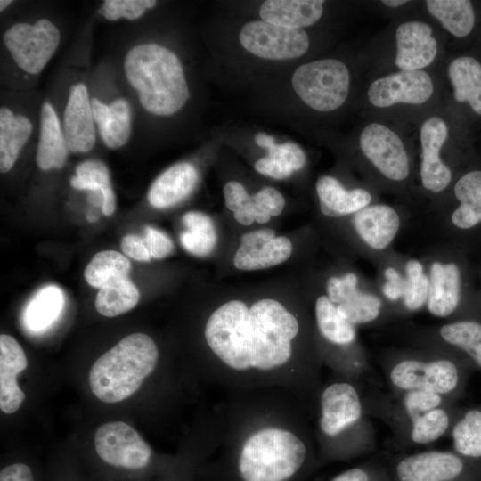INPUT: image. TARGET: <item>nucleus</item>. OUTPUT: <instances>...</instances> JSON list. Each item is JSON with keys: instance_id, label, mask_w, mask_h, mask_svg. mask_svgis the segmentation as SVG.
Returning a JSON list of instances; mask_svg holds the SVG:
<instances>
[{"instance_id": "nucleus-18", "label": "nucleus", "mask_w": 481, "mask_h": 481, "mask_svg": "<svg viewBox=\"0 0 481 481\" xmlns=\"http://www.w3.org/2000/svg\"><path fill=\"white\" fill-rule=\"evenodd\" d=\"M197 180V170L191 163L175 164L152 183L148 192V200L155 208L175 206L192 192Z\"/></svg>"}, {"instance_id": "nucleus-49", "label": "nucleus", "mask_w": 481, "mask_h": 481, "mask_svg": "<svg viewBox=\"0 0 481 481\" xmlns=\"http://www.w3.org/2000/svg\"><path fill=\"white\" fill-rule=\"evenodd\" d=\"M121 249L126 256L142 262H148L151 256L144 239L135 234H128L121 240Z\"/></svg>"}, {"instance_id": "nucleus-4", "label": "nucleus", "mask_w": 481, "mask_h": 481, "mask_svg": "<svg viewBox=\"0 0 481 481\" xmlns=\"http://www.w3.org/2000/svg\"><path fill=\"white\" fill-rule=\"evenodd\" d=\"M95 456L109 479H140L154 466L151 447L129 424L120 420L105 422L94 436Z\"/></svg>"}, {"instance_id": "nucleus-52", "label": "nucleus", "mask_w": 481, "mask_h": 481, "mask_svg": "<svg viewBox=\"0 0 481 481\" xmlns=\"http://www.w3.org/2000/svg\"><path fill=\"white\" fill-rule=\"evenodd\" d=\"M91 107L94 122L98 126L99 132L102 133L107 128L111 118L110 106L96 98H93Z\"/></svg>"}, {"instance_id": "nucleus-39", "label": "nucleus", "mask_w": 481, "mask_h": 481, "mask_svg": "<svg viewBox=\"0 0 481 481\" xmlns=\"http://www.w3.org/2000/svg\"><path fill=\"white\" fill-rule=\"evenodd\" d=\"M70 184L78 190L100 191L110 187V171L100 160H86L76 167Z\"/></svg>"}, {"instance_id": "nucleus-6", "label": "nucleus", "mask_w": 481, "mask_h": 481, "mask_svg": "<svg viewBox=\"0 0 481 481\" xmlns=\"http://www.w3.org/2000/svg\"><path fill=\"white\" fill-rule=\"evenodd\" d=\"M364 420L363 399L350 381L338 379L320 391L317 428L322 442L348 441L363 431Z\"/></svg>"}, {"instance_id": "nucleus-51", "label": "nucleus", "mask_w": 481, "mask_h": 481, "mask_svg": "<svg viewBox=\"0 0 481 481\" xmlns=\"http://www.w3.org/2000/svg\"><path fill=\"white\" fill-rule=\"evenodd\" d=\"M274 237V230L269 228L258 229L243 234L240 238V245L257 248L264 245Z\"/></svg>"}, {"instance_id": "nucleus-44", "label": "nucleus", "mask_w": 481, "mask_h": 481, "mask_svg": "<svg viewBox=\"0 0 481 481\" xmlns=\"http://www.w3.org/2000/svg\"><path fill=\"white\" fill-rule=\"evenodd\" d=\"M144 240L151 257L161 259L174 250L172 240L163 232L151 227H145Z\"/></svg>"}, {"instance_id": "nucleus-57", "label": "nucleus", "mask_w": 481, "mask_h": 481, "mask_svg": "<svg viewBox=\"0 0 481 481\" xmlns=\"http://www.w3.org/2000/svg\"><path fill=\"white\" fill-rule=\"evenodd\" d=\"M256 143L265 149H268L272 144L275 143L274 138L265 133H258L255 136Z\"/></svg>"}, {"instance_id": "nucleus-53", "label": "nucleus", "mask_w": 481, "mask_h": 481, "mask_svg": "<svg viewBox=\"0 0 481 481\" xmlns=\"http://www.w3.org/2000/svg\"><path fill=\"white\" fill-rule=\"evenodd\" d=\"M331 481H370L368 473L361 468H353L341 472Z\"/></svg>"}, {"instance_id": "nucleus-5", "label": "nucleus", "mask_w": 481, "mask_h": 481, "mask_svg": "<svg viewBox=\"0 0 481 481\" xmlns=\"http://www.w3.org/2000/svg\"><path fill=\"white\" fill-rule=\"evenodd\" d=\"M449 358H404L387 370L391 386L400 393L420 389L455 397L463 390L470 370Z\"/></svg>"}, {"instance_id": "nucleus-40", "label": "nucleus", "mask_w": 481, "mask_h": 481, "mask_svg": "<svg viewBox=\"0 0 481 481\" xmlns=\"http://www.w3.org/2000/svg\"><path fill=\"white\" fill-rule=\"evenodd\" d=\"M156 4L155 0H105L98 12L111 21L120 18L133 20Z\"/></svg>"}, {"instance_id": "nucleus-7", "label": "nucleus", "mask_w": 481, "mask_h": 481, "mask_svg": "<svg viewBox=\"0 0 481 481\" xmlns=\"http://www.w3.org/2000/svg\"><path fill=\"white\" fill-rule=\"evenodd\" d=\"M291 82L295 92L307 106L319 111H331L346 100L350 76L342 61L323 59L297 68Z\"/></svg>"}, {"instance_id": "nucleus-56", "label": "nucleus", "mask_w": 481, "mask_h": 481, "mask_svg": "<svg viewBox=\"0 0 481 481\" xmlns=\"http://www.w3.org/2000/svg\"><path fill=\"white\" fill-rule=\"evenodd\" d=\"M466 355L469 356V361L474 364L477 369L481 370V342L475 345Z\"/></svg>"}, {"instance_id": "nucleus-36", "label": "nucleus", "mask_w": 481, "mask_h": 481, "mask_svg": "<svg viewBox=\"0 0 481 481\" xmlns=\"http://www.w3.org/2000/svg\"><path fill=\"white\" fill-rule=\"evenodd\" d=\"M109 106L111 118L107 128L100 135L107 147L117 149L125 145L130 138L131 107L124 98L116 99Z\"/></svg>"}, {"instance_id": "nucleus-60", "label": "nucleus", "mask_w": 481, "mask_h": 481, "mask_svg": "<svg viewBox=\"0 0 481 481\" xmlns=\"http://www.w3.org/2000/svg\"><path fill=\"white\" fill-rule=\"evenodd\" d=\"M59 481H61V479H60ZM66 481H67V480H66Z\"/></svg>"}, {"instance_id": "nucleus-38", "label": "nucleus", "mask_w": 481, "mask_h": 481, "mask_svg": "<svg viewBox=\"0 0 481 481\" xmlns=\"http://www.w3.org/2000/svg\"><path fill=\"white\" fill-rule=\"evenodd\" d=\"M439 334L447 344L467 353L481 342V323L476 321H459L443 325Z\"/></svg>"}, {"instance_id": "nucleus-23", "label": "nucleus", "mask_w": 481, "mask_h": 481, "mask_svg": "<svg viewBox=\"0 0 481 481\" xmlns=\"http://www.w3.org/2000/svg\"><path fill=\"white\" fill-rule=\"evenodd\" d=\"M32 132L30 120L23 115H14L6 107L0 109V171H10Z\"/></svg>"}, {"instance_id": "nucleus-8", "label": "nucleus", "mask_w": 481, "mask_h": 481, "mask_svg": "<svg viewBox=\"0 0 481 481\" xmlns=\"http://www.w3.org/2000/svg\"><path fill=\"white\" fill-rule=\"evenodd\" d=\"M60 40V30L47 19H40L34 25L16 23L4 35V43L18 67L30 74L42 71Z\"/></svg>"}, {"instance_id": "nucleus-30", "label": "nucleus", "mask_w": 481, "mask_h": 481, "mask_svg": "<svg viewBox=\"0 0 481 481\" xmlns=\"http://www.w3.org/2000/svg\"><path fill=\"white\" fill-rule=\"evenodd\" d=\"M187 230L180 234L183 247L191 254L204 257L210 254L217 242L212 219L204 213L190 211L182 217Z\"/></svg>"}, {"instance_id": "nucleus-3", "label": "nucleus", "mask_w": 481, "mask_h": 481, "mask_svg": "<svg viewBox=\"0 0 481 481\" xmlns=\"http://www.w3.org/2000/svg\"><path fill=\"white\" fill-rule=\"evenodd\" d=\"M159 357V348L149 335H127L92 364L88 373L91 392L105 404L129 398L154 371Z\"/></svg>"}, {"instance_id": "nucleus-50", "label": "nucleus", "mask_w": 481, "mask_h": 481, "mask_svg": "<svg viewBox=\"0 0 481 481\" xmlns=\"http://www.w3.org/2000/svg\"><path fill=\"white\" fill-rule=\"evenodd\" d=\"M384 274L387 280L382 288L384 295L393 301L403 298L405 288V279H404L393 267L387 268Z\"/></svg>"}, {"instance_id": "nucleus-31", "label": "nucleus", "mask_w": 481, "mask_h": 481, "mask_svg": "<svg viewBox=\"0 0 481 481\" xmlns=\"http://www.w3.org/2000/svg\"><path fill=\"white\" fill-rule=\"evenodd\" d=\"M131 263L123 254L114 250L96 253L84 271L86 282L102 289L112 282L128 277Z\"/></svg>"}, {"instance_id": "nucleus-24", "label": "nucleus", "mask_w": 481, "mask_h": 481, "mask_svg": "<svg viewBox=\"0 0 481 481\" xmlns=\"http://www.w3.org/2000/svg\"><path fill=\"white\" fill-rule=\"evenodd\" d=\"M292 250L291 240L285 236H275L257 248L240 245L233 257V265L240 271L271 268L287 261Z\"/></svg>"}, {"instance_id": "nucleus-25", "label": "nucleus", "mask_w": 481, "mask_h": 481, "mask_svg": "<svg viewBox=\"0 0 481 481\" xmlns=\"http://www.w3.org/2000/svg\"><path fill=\"white\" fill-rule=\"evenodd\" d=\"M448 76L453 86L454 99L467 102L481 115V64L472 57L454 59L448 67Z\"/></svg>"}, {"instance_id": "nucleus-26", "label": "nucleus", "mask_w": 481, "mask_h": 481, "mask_svg": "<svg viewBox=\"0 0 481 481\" xmlns=\"http://www.w3.org/2000/svg\"><path fill=\"white\" fill-rule=\"evenodd\" d=\"M64 306V295L56 285L41 288L29 301L24 310V324L39 333L50 328L59 318Z\"/></svg>"}, {"instance_id": "nucleus-20", "label": "nucleus", "mask_w": 481, "mask_h": 481, "mask_svg": "<svg viewBox=\"0 0 481 481\" xmlns=\"http://www.w3.org/2000/svg\"><path fill=\"white\" fill-rule=\"evenodd\" d=\"M461 274L453 263L434 262L430 268L428 311L435 316L446 317L457 308L460 301Z\"/></svg>"}, {"instance_id": "nucleus-28", "label": "nucleus", "mask_w": 481, "mask_h": 481, "mask_svg": "<svg viewBox=\"0 0 481 481\" xmlns=\"http://www.w3.org/2000/svg\"><path fill=\"white\" fill-rule=\"evenodd\" d=\"M314 315L320 334L329 343L347 346L355 341V325L340 314L337 306L327 296H320L316 299Z\"/></svg>"}, {"instance_id": "nucleus-59", "label": "nucleus", "mask_w": 481, "mask_h": 481, "mask_svg": "<svg viewBox=\"0 0 481 481\" xmlns=\"http://www.w3.org/2000/svg\"><path fill=\"white\" fill-rule=\"evenodd\" d=\"M11 0H1L0 1V11L3 12L8 5L12 4Z\"/></svg>"}, {"instance_id": "nucleus-13", "label": "nucleus", "mask_w": 481, "mask_h": 481, "mask_svg": "<svg viewBox=\"0 0 481 481\" xmlns=\"http://www.w3.org/2000/svg\"><path fill=\"white\" fill-rule=\"evenodd\" d=\"M94 124L86 85L71 86L62 125L69 152L85 153L92 150L96 139Z\"/></svg>"}, {"instance_id": "nucleus-55", "label": "nucleus", "mask_w": 481, "mask_h": 481, "mask_svg": "<svg viewBox=\"0 0 481 481\" xmlns=\"http://www.w3.org/2000/svg\"><path fill=\"white\" fill-rule=\"evenodd\" d=\"M233 216L240 224L245 226L251 225L255 222V220L253 216V209L250 204V200L243 208L233 212Z\"/></svg>"}, {"instance_id": "nucleus-41", "label": "nucleus", "mask_w": 481, "mask_h": 481, "mask_svg": "<svg viewBox=\"0 0 481 481\" xmlns=\"http://www.w3.org/2000/svg\"><path fill=\"white\" fill-rule=\"evenodd\" d=\"M429 279L424 273L406 275L404 303L410 311H416L428 302Z\"/></svg>"}, {"instance_id": "nucleus-2", "label": "nucleus", "mask_w": 481, "mask_h": 481, "mask_svg": "<svg viewBox=\"0 0 481 481\" xmlns=\"http://www.w3.org/2000/svg\"><path fill=\"white\" fill-rule=\"evenodd\" d=\"M124 69L142 106L151 113L174 114L189 98L182 64L175 53L163 45L149 43L134 46L125 57Z\"/></svg>"}, {"instance_id": "nucleus-58", "label": "nucleus", "mask_w": 481, "mask_h": 481, "mask_svg": "<svg viewBox=\"0 0 481 481\" xmlns=\"http://www.w3.org/2000/svg\"><path fill=\"white\" fill-rule=\"evenodd\" d=\"M382 3L388 7H399L408 3L405 0H383Z\"/></svg>"}, {"instance_id": "nucleus-34", "label": "nucleus", "mask_w": 481, "mask_h": 481, "mask_svg": "<svg viewBox=\"0 0 481 481\" xmlns=\"http://www.w3.org/2000/svg\"><path fill=\"white\" fill-rule=\"evenodd\" d=\"M456 417L448 404L433 409L408 423L410 440L421 445L434 443L451 430Z\"/></svg>"}, {"instance_id": "nucleus-15", "label": "nucleus", "mask_w": 481, "mask_h": 481, "mask_svg": "<svg viewBox=\"0 0 481 481\" xmlns=\"http://www.w3.org/2000/svg\"><path fill=\"white\" fill-rule=\"evenodd\" d=\"M395 65L404 71L421 70L435 60L437 43L431 27L420 21L402 23L396 29Z\"/></svg>"}, {"instance_id": "nucleus-11", "label": "nucleus", "mask_w": 481, "mask_h": 481, "mask_svg": "<svg viewBox=\"0 0 481 481\" xmlns=\"http://www.w3.org/2000/svg\"><path fill=\"white\" fill-rule=\"evenodd\" d=\"M433 91V82L427 72L401 70L373 81L367 94L373 106L386 108L396 103H423Z\"/></svg>"}, {"instance_id": "nucleus-48", "label": "nucleus", "mask_w": 481, "mask_h": 481, "mask_svg": "<svg viewBox=\"0 0 481 481\" xmlns=\"http://www.w3.org/2000/svg\"><path fill=\"white\" fill-rule=\"evenodd\" d=\"M255 169L264 175L280 180L288 178L294 172L285 163L269 156L259 159L255 163Z\"/></svg>"}, {"instance_id": "nucleus-29", "label": "nucleus", "mask_w": 481, "mask_h": 481, "mask_svg": "<svg viewBox=\"0 0 481 481\" xmlns=\"http://www.w3.org/2000/svg\"><path fill=\"white\" fill-rule=\"evenodd\" d=\"M425 4L429 13L453 36L464 37L472 30L475 13L469 1L428 0Z\"/></svg>"}, {"instance_id": "nucleus-45", "label": "nucleus", "mask_w": 481, "mask_h": 481, "mask_svg": "<svg viewBox=\"0 0 481 481\" xmlns=\"http://www.w3.org/2000/svg\"><path fill=\"white\" fill-rule=\"evenodd\" d=\"M353 288H357V277L355 273H348L342 277H330L326 285L327 297L337 306Z\"/></svg>"}, {"instance_id": "nucleus-22", "label": "nucleus", "mask_w": 481, "mask_h": 481, "mask_svg": "<svg viewBox=\"0 0 481 481\" xmlns=\"http://www.w3.org/2000/svg\"><path fill=\"white\" fill-rule=\"evenodd\" d=\"M316 192L322 213L332 217L355 214L371 200V195L366 190L357 188L347 191L338 180L329 175L317 180Z\"/></svg>"}, {"instance_id": "nucleus-27", "label": "nucleus", "mask_w": 481, "mask_h": 481, "mask_svg": "<svg viewBox=\"0 0 481 481\" xmlns=\"http://www.w3.org/2000/svg\"><path fill=\"white\" fill-rule=\"evenodd\" d=\"M461 205L452 215V224L461 229H469L481 222V171L464 175L454 186Z\"/></svg>"}, {"instance_id": "nucleus-16", "label": "nucleus", "mask_w": 481, "mask_h": 481, "mask_svg": "<svg viewBox=\"0 0 481 481\" xmlns=\"http://www.w3.org/2000/svg\"><path fill=\"white\" fill-rule=\"evenodd\" d=\"M28 366L26 354L12 336H0V409L5 414L17 412L25 399L17 378Z\"/></svg>"}, {"instance_id": "nucleus-54", "label": "nucleus", "mask_w": 481, "mask_h": 481, "mask_svg": "<svg viewBox=\"0 0 481 481\" xmlns=\"http://www.w3.org/2000/svg\"><path fill=\"white\" fill-rule=\"evenodd\" d=\"M102 195V210L105 216H110L116 209V196L110 187H108L101 192Z\"/></svg>"}, {"instance_id": "nucleus-42", "label": "nucleus", "mask_w": 481, "mask_h": 481, "mask_svg": "<svg viewBox=\"0 0 481 481\" xmlns=\"http://www.w3.org/2000/svg\"><path fill=\"white\" fill-rule=\"evenodd\" d=\"M253 208L266 212L271 217L280 216L285 207L282 194L273 187H265L250 196Z\"/></svg>"}, {"instance_id": "nucleus-12", "label": "nucleus", "mask_w": 481, "mask_h": 481, "mask_svg": "<svg viewBox=\"0 0 481 481\" xmlns=\"http://www.w3.org/2000/svg\"><path fill=\"white\" fill-rule=\"evenodd\" d=\"M464 458L450 451L413 453L397 463V477L399 481H453L465 469Z\"/></svg>"}, {"instance_id": "nucleus-10", "label": "nucleus", "mask_w": 481, "mask_h": 481, "mask_svg": "<svg viewBox=\"0 0 481 481\" xmlns=\"http://www.w3.org/2000/svg\"><path fill=\"white\" fill-rule=\"evenodd\" d=\"M360 147L367 159L386 177L404 180L410 172L408 156L401 138L379 123L366 126L360 135Z\"/></svg>"}, {"instance_id": "nucleus-33", "label": "nucleus", "mask_w": 481, "mask_h": 481, "mask_svg": "<svg viewBox=\"0 0 481 481\" xmlns=\"http://www.w3.org/2000/svg\"><path fill=\"white\" fill-rule=\"evenodd\" d=\"M139 299L138 289L126 277L99 289L95 297V308L103 316L114 317L134 308Z\"/></svg>"}, {"instance_id": "nucleus-32", "label": "nucleus", "mask_w": 481, "mask_h": 481, "mask_svg": "<svg viewBox=\"0 0 481 481\" xmlns=\"http://www.w3.org/2000/svg\"><path fill=\"white\" fill-rule=\"evenodd\" d=\"M454 452L465 458H481V406L458 414L451 428Z\"/></svg>"}, {"instance_id": "nucleus-43", "label": "nucleus", "mask_w": 481, "mask_h": 481, "mask_svg": "<svg viewBox=\"0 0 481 481\" xmlns=\"http://www.w3.org/2000/svg\"><path fill=\"white\" fill-rule=\"evenodd\" d=\"M267 156L281 160L293 171L302 169L306 164V155L303 150L292 142L282 144L273 143L267 149Z\"/></svg>"}, {"instance_id": "nucleus-1", "label": "nucleus", "mask_w": 481, "mask_h": 481, "mask_svg": "<svg viewBox=\"0 0 481 481\" xmlns=\"http://www.w3.org/2000/svg\"><path fill=\"white\" fill-rule=\"evenodd\" d=\"M301 334L298 314L272 297L223 301L203 329L218 385L230 392L280 388L304 403L319 368L302 353Z\"/></svg>"}, {"instance_id": "nucleus-46", "label": "nucleus", "mask_w": 481, "mask_h": 481, "mask_svg": "<svg viewBox=\"0 0 481 481\" xmlns=\"http://www.w3.org/2000/svg\"><path fill=\"white\" fill-rule=\"evenodd\" d=\"M0 481H37V479L30 464L24 461H15L1 469Z\"/></svg>"}, {"instance_id": "nucleus-19", "label": "nucleus", "mask_w": 481, "mask_h": 481, "mask_svg": "<svg viewBox=\"0 0 481 481\" xmlns=\"http://www.w3.org/2000/svg\"><path fill=\"white\" fill-rule=\"evenodd\" d=\"M40 124L37 166L43 171L60 169L66 163L69 150L59 118L49 102L42 105Z\"/></svg>"}, {"instance_id": "nucleus-35", "label": "nucleus", "mask_w": 481, "mask_h": 481, "mask_svg": "<svg viewBox=\"0 0 481 481\" xmlns=\"http://www.w3.org/2000/svg\"><path fill=\"white\" fill-rule=\"evenodd\" d=\"M381 306V300L378 297L354 289L337 305V308L345 319L355 326L376 320Z\"/></svg>"}, {"instance_id": "nucleus-37", "label": "nucleus", "mask_w": 481, "mask_h": 481, "mask_svg": "<svg viewBox=\"0 0 481 481\" xmlns=\"http://www.w3.org/2000/svg\"><path fill=\"white\" fill-rule=\"evenodd\" d=\"M448 398L427 390H409L401 393L400 408L408 423L413 419L441 406Z\"/></svg>"}, {"instance_id": "nucleus-21", "label": "nucleus", "mask_w": 481, "mask_h": 481, "mask_svg": "<svg viewBox=\"0 0 481 481\" xmlns=\"http://www.w3.org/2000/svg\"><path fill=\"white\" fill-rule=\"evenodd\" d=\"M323 3L320 0H266L261 4L259 14L265 22L301 29L321 18Z\"/></svg>"}, {"instance_id": "nucleus-47", "label": "nucleus", "mask_w": 481, "mask_h": 481, "mask_svg": "<svg viewBox=\"0 0 481 481\" xmlns=\"http://www.w3.org/2000/svg\"><path fill=\"white\" fill-rule=\"evenodd\" d=\"M250 196L239 182L230 181L224 186L225 206L232 212L243 208L250 200Z\"/></svg>"}, {"instance_id": "nucleus-17", "label": "nucleus", "mask_w": 481, "mask_h": 481, "mask_svg": "<svg viewBox=\"0 0 481 481\" xmlns=\"http://www.w3.org/2000/svg\"><path fill=\"white\" fill-rule=\"evenodd\" d=\"M353 225L363 240L373 249L387 248L400 225L396 211L387 205H372L356 212Z\"/></svg>"}, {"instance_id": "nucleus-9", "label": "nucleus", "mask_w": 481, "mask_h": 481, "mask_svg": "<svg viewBox=\"0 0 481 481\" xmlns=\"http://www.w3.org/2000/svg\"><path fill=\"white\" fill-rule=\"evenodd\" d=\"M240 42L249 53L273 60L300 57L309 47V37L302 29L281 27L262 20L245 24Z\"/></svg>"}, {"instance_id": "nucleus-14", "label": "nucleus", "mask_w": 481, "mask_h": 481, "mask_svg": "<svg viewBox=\"0 0 481 481\" xmlns=\"http://www.w3.org/2000/svg\"><path fill=\"white\" fill-rule=\"evenodd\" d=\"M447 135V126L438 117L429 118L420 128L421 182L427 190L434 192L444 190L452 180L451 170L439 157Z\"/></svg>"}]
</instances>
